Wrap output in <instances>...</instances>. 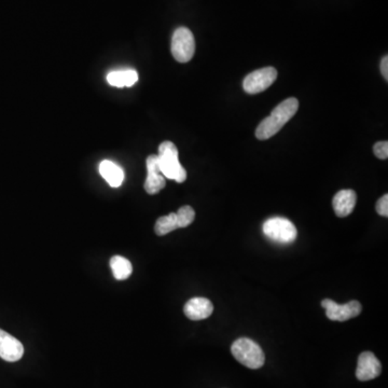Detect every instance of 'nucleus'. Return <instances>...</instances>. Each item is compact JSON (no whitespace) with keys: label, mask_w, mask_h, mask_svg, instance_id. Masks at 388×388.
Segmentation results:
<instances>
[{"label":"nucleus","mask_w":388,"mask_h":388,"mask_svg":"<svg viewBox=\"0 0 388 388\" xmlns=\"http://www.w3.org/2000/svg\"><path fill=\"white\" fill-rule=\"evenodd\" d=\"M299 102L295 97L285 99L271 112L270 117L264 119L256 129V137L260 141L271 139L283 129L286 123L297 114Z\"/></svg>","instance_id":"1"},{"label":"nucleus","mask_w":388,"mask_h":388,"mask_svg":"<svg viewBox=\"0 0 388 388\" xmlns=\"http://www.w3.org/2000/svg\"><path fill=\"white\" fill-rule=\"evenodd\" d=\"M158 166L166 178L181 183L187 179V172L178 158V149L172 141H163L158 146Z\"/></svg>","instance_id":"2"},{"label":"nucleus","mask_w":388,"mask_h":388,"mask_svg":"<svg viewBox=\"0 0 388 388\" xmlns=\"http://www.w3.org/2000/svg\"><path fill=\"white\" fill-rule=\"evenodd\" d=\"M231 352L237 362L249 369L262 368L266 362L262 347L247 338L237 339L231 346Z\"/></svg>","instance_id":"3"},{"label":"nucleus","mask_w":388,"mask_h":388,"mask_svg":"<svg viewBox=\"0 0 388 388\" xmlns=\"http://www.w3.org/2000/svg\"><path fill=\"white\" fill-rule=\"evenodd\" d=\"M262 231L268 239L279 244L293 243L298 237L295 225L283 217H273L264 221Z\"/></svg>","instance_id":"4"},{"label":"nucleus","mask_w":388,"mask_h":388,"mask_svg":"<svg viewBox=\"0 0 388 388\" xmlns=\"http://www.w3.org/2000/svg\"><path fill=\"white\" fill-rule=\"evenodd\" d=\"M173 56L179 63H188L195 52V41L193 34L187 27H179L174 31L171 45Z\"/></svg>","instance_id":"5"},{"label":"nucleus","mask_w":388,"mask_h":388,"mask_svg":"<svg viewBox=\"0 0 388 388\" xmlns=\"http://www.w3.org/2000/svg\"><path fill=\"white\" fill-rule=\"evenodd\" d=\"M277 70L274 68H264L254 70L244 79L243 87L246 93L258 94L266 91L275 82Z\"/></svg>","instance_id":"6"},{"label":"nucleus","mask_w":388,"mask_h":388,"mask_svg":"<svg viewBox=\"0 0 388 388\" xmlns=\"http://www.w3.org/2000/svg\"><path fill=\"white\" fill-rule=\"evenodd\" d=\"M321 306L326 308V315L330 320L346 321L348 319L357 317L362 313V304L358 301H350L340 306L330 299L321 301Z\"/></svg>","instance_id":"7"},{"label":"nucleus","mask_w":388,"mask_h":388,"mask_svg":"<svg viewBox=\"0 0 388 388\" xmlns=\"http://www.w3.org/2000/svg\"><path fill=\"white\" fill-rule=\"evenodd\" d=\"M147 179L145 181V190L148 194H158L166 187V177L161 172L158 156L151 154L147 158Z\"/></svg>","instance_id":"8"},{"label":"nucleus","mask_w":388,"mask_h":388,"mask_svg":"<svg viewBox=\"0 0 388 388\" xmlns=\"http://www.w3.org/2000/svg\"><path fill=\"white\" fill-rule=\"evenodd\" d=\"M382 372V366L379 360L375 357V355L371 352H364L358 358L357 369H356V377L360 381L366 382L375 379Z\"/></svg>","instance_id":"9"},{"label":"nucleus","mask_w":388,"mask_h":388,"mask_svg":"<svg viewBox=\"0 0 388 388\" xmlns=\"http://www.w3.org/2000/svg\"><path fill=\"white\" fill-rule=\"evenodd\" d=\"M185 316L191 320H202L208 318L214 312V306L206 298H192L183 308Z\"/></svg>","instance_id":"10"},{"label":"nucleus","mask_w":388,"mask_h":388,"mask_svg":"<svg viewBox=\"0 0 388 388\" xmlns=\"http://www.w3.org/2000/svg\"><path fill=\"white\" fill-rule=\"evenodd\" d=\"M24 355V346L16 338L9 333L0 340V358L8 362H16Z\"/></svg>","instance_id":"11"},{"label":"nucleus","mask_w":388,"mask_h":388,"mask_svg":"<svg viewBox=\"0 0 388 388\" xmlns=\"http://www.w3.org/2000/svg\"><path fill=\"white\" fill-rule=\"evenodd\" d=\"M357 202V194L354 190H341L333 198V206L335 215L340 218L352 214Z\"/></svg>","instance_id":"12"},{"label":"nucleus","mask_w":388,"mask_h":388,"mask_svg":"<svg viewBox=\"0 0 388 388\" xmlns=\"http://www.w3.org/2000/svg\"><path fill=\"white\" fill-rule=\"evenodd\" d=\"M99 173L112 187L118 188L124 180V172L112 161H103L99 164Z\"/></svg>","instance_id":"13"},{"label":"nucleus","mask_w":388,"mask_h":388,"mask_svg":"<svg viewBox=\"0 0 388 388\" xmlns=\"http://www.w3.org/2000/svg\"><path fill=\"white\" fill-rule=\"evenodd\" d=\"M137 80H139V74L133 70L112 72L107 76L108 83L117 87H132Z\"/></svg>","instance_id":"14"},{"label":"nucleus","mask_w":388,"mask_h":388,"mask_svg":"<svg viewBox=\"0 0 388 388\" xmlns=\"http://www.w3.org/2000/svg\"><path fill=\"white\" fill-rule=\"evenodd\" d=\"M110 268H112L114 279L118 281H124V279H129L133 273L132 264L124 257H112L110 260Z\"/></svg>","instance_id":"15"},{"label":"nucleus","mask_w":388,"mask_h":388,"mask_svg":"<svg viewBox=\"0 0 388 388\" xmlns=\"http://www.w3.org/2000/svg\"><path fill=\"white\" fill-rule=\"evenodd\" d=\"M177 229H180V227H179L176 212H172L168 216L160 217L156 220V227H154V230L158 237H163Z\"/></svg>","instance_id":"16"},{"label":"nucleus","mask_w":388,"mask_h":388,"mask_svg":"<svg viewBox=\"0 0 388 388\" xmlns=\"http://www.w3.org/2000/svg\"><path fill=\"white\" fill-rule=\"evenodd\" d=\"M176 215L180 228H187L188 225H191L194 219H195V212H194L191 206H183V208H179Z\"/></svg>","instance_id":"17"},{"label":"nucleus","mask_w":388,"mask_h":388,"mask_svg":"<svg viewBox=\"0 0 388 388\" xmlns=\"http://www.w3.org/2000/svg\"><path fill=\"white\" fill-rule=\"evenodd\" d=\"M373 152L377 158L381 160H386L388 158V143L387 141H379L373 146Z\"/></svg>","instance_id":"18"},{"label":"nucleus","mask_w":388,"mask_h":388,"mask_svg":"<svg viewBox=\"0 0 388 388\" xmlns=\"http://www.w3.org/2000/svg\"><path fill=\"white\" fill-rule=\"evenodd\" d=\"M377 212L383 217H388V195L385 194L377 203Z\"/></svg>","instance_id":"19"},{"label":"nucleus","mask_w":388,"mask_h":388,"mask_svg":"<svg viewBox=\"0 0 388 388\" xmlns=\"http://www.w3.org/2000/svg\"><path fill=\"white\" fill-rule=\"evenodd\" d=\"M381 72L382 75H383L384 79H385L386 81L388 80V56H384L383 58H382L381 62Z\"/></svg>","instance_id":"20"},{"label":"nucleus","mask_w":388,"mask_h":388,"mask_svg":"<svg viewBox=\"0 0 388 388\" xmlns=\"http://www.w3.org/2000/svg\"><path fill=\"white\" fill-rule=\"evenodd\" d=\"M6 335V331L3 330V329H0V340H1V338L4 337V335Z\"/></svg>","instance_id":"21"}]
</instances>
